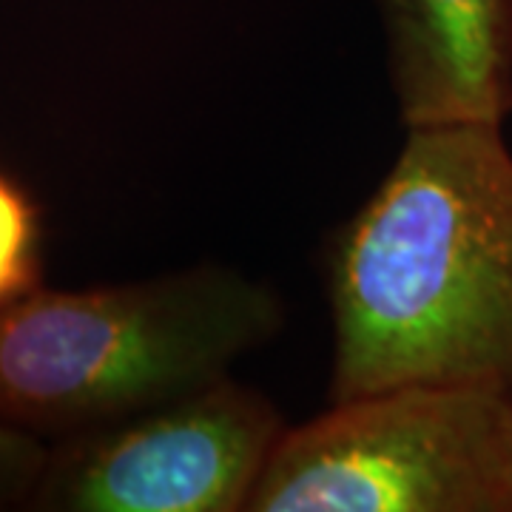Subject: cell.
Returning a JSON list of instances; mask_svg holds the SVG:
<instances>
[{"instance_id": "cell-1", "label": "cell", "mask_w": 512, "mask_h": 512, "mask_svg": "<svg viewBox=\"0 0 512 512\" xmlns=\"http://www.w3.org/2000/svg\"><path fill=\"white\" fill-rule=\"evenodd\" d=\"M330 402L402 384L512 399V151L501 123L407 128L328 248Z\"/></svg>"}, {"instance_id": "cell-2", "label": "cell", "mask_w": 512, "mask_h": 512, "mask_svg": "<svg viewBox=\"0 0 512 512\" xmlns=\"http://www.w3.org/2000/svg\"><path fill=\"white\" fill-rule=\"evenodd\" d=\"M282 328L279 293L222 262L40 285L0 305V424L46 444L92 433L231 376Z\"/></svg>"}, {"instance_id": "cell-3", "label": "cell", "mask_w": 512, "mask_h": 512, "mask_svg": "<svg viewBox=\"0 0 512 512\" xmlns=\"http://www.w3.org/2000/svg\"><path fill=\"white\" fill-rule=\"evenodd\" d=\"M248 512H512V399L402 384L285 427Z\"/></svg>"}, {"instance_id": "cell-4", "label": "cell", "mask_w": 512, "mask_h": 512, "mask_svg": "<svg viewBox=\"0 0 512 512\" xmlns=\"http://www.w3.org/2000/svg\"><path fill=\"white\" fill-rule=\"evenodd\" d=\"M285 433L251 384L220 382L49 444L29 510L242 512Z\"/></svg>"}, {"instance_id": "cell-5", "label": "cell", "mask_w": 512, "mask_h": 512, "mask_svg": "<svg viewBox=\"0 0 512 512\" xmlns=\"http://www.w3.org/2000/svg\"><path fill=\"white\" fill-rule=\"evenodd\" d=\"M404 128L512 111V0H376Z\"/></svg>"}, {"instance_id": "cell-6", "label": "cell", "mask_w": 512, "mask_h": 512, "mask_svg": "<svg viewBox=\"0 0 512 512\" xmlns=\"http://www.w3.org/2000/svg\"><path fill=\"white\" fill-rule=\"evenodd\" d=\"M43 285V225L26 188L0 171V305Z\"/></svg>"}, {"instance_id": "cell-7", "label": "cell", "mask_w": 512, "mask_h": 512, "mask_svg": "<svg viewBox=\"0 0 512 512\" xmlns=\"http://www.w3.org/2000/svg\"><path fill=\"white\" fill-rule=\"evenodd\" d=\"M49 444L0 424V510H29Z\"/></svg>"}]
</instances>
